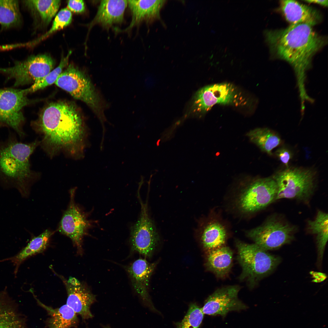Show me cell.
<instances>
[{
    "instance_id": "obj_6",
    "label": "cell",
    "mask_w": 328,
    "mask_h": 328,
    "mask_svg": "<svg viewBox=\"0 0 328 328\" xmlns=\"http://www.w3.org/2000/svg\"><path fill=\"white\" fill-rule=\"evenodd\" d=\"M237 259L242 268L240 277L254 286L261 278L270 273L279 263V258L268 253L254 243L248 244L236 241Z\"/></svg>"
},
{
    "instance_id": "obj_17",
    "label": "cell",
    "mask_w": 328,
    "mask_h": 328,
    "mask_svg": "<svg viewBox=\"0 0 328 328\" xmlns=\"http://www.w3.org/2000/svg\"><path fill=\"white\" fill-rule=\"evenodd\" d=\"M156 265L155 263H149L145 259L140 258L126 267L134 290L144 301L151 306L148 287L150 278Z\"/></svg>"
},
{
    "instance_id": "obj_15",
    "label": "cell",
    "mask_w": 328,
    "mask_h": 328,
    "mask_svg": "<svg viewBox=\"0 0 328 328\" xmlns=\"http://www.w3.org/2000/svg\"><path fill=\"white\" fill-rule=\"evenodd\" d=\"M58 275L63 281L66 288V304L83 319L92 318L93 316L90 308L95 301V296L84 284L75 278L70 277L67 279Z\"/></svg>"
},
{
    "instance_id": "obj_30",
    "label": "cell",
    "mask_w": 328,
    "mask_h": 328,
    "mask_svg": "<svg viewBox=\"0 0 328 328\" xmlns=\"http://www.w3.org/2000/svg\"><path fill=\"white\" fill-rule=\"evenodd\" d=\"M72 53L70 51L66 56L61 58L58 66L51 71L46 76L38 80L28 88L29 92H33L43 89L55 84L58 77L63 72V70L68 64L69 57Z\"/></svg>"
},
{
    "instance_id": "obj_33",
    "label": "cell",
    "mask_w": 328,
    "mask_h": 328,
    "mask_svg": "<svg viewBox=\"0 0 328 328\" xmlns=\"http://www.w3.org/2000/svg\"><path fill=\"white\" fill-rule=\"evenodd\" d=\"M276 154L280 160L287 168L289 167V163L291 158V153L289 150L284 148L278 149Z\"/></svg>"
},
{
    "instance_id": "obj_9",
    "label": "cell",
    "mask_w": 328,
    "mask_h": 328,
    "mask_svg": "<svg viewBox=\"0 0 328 328\" xmlns=\"http://www.w3.org/2000/svg\"><path fill=\"white\" fill-rule=\"evenodd\" d=\"M245 99L233 84L220 83L209 85L199 90L193 97L192 110L202 113L216 104L238 106L245 104Z\"/></svg>"
},
{
    "instance_id": "obj_8",
    "label": "cell",
    "mask_w": 328,
    "mask_h": 328,
    "mask_svg": "<svg viewBox=\"0 0 328 328\" xmlns=\"http://www.w3.org/2000/svg\"><path fill=\"white\" fill-rule=\"evenodd\" d=\"M296 231V226L274 215L260 226L246 231L245 233L255 244L267 251L277 249L289 243Z\"/></svg>"
},
{
    "instance_id": "obj_25",
    "label": "cell",
    "mask_w": 328,
    "mask_h": 328,
    "mask_svg": "<svg viewBox=\"0 0 328 328\" xmlns=\"http://www.w3.org/2000/svg\"><path fill=\"white\" fill-rule=\"evenodd\" d=\"M233 252L228 247L223 246L209 251L207 266L217 276H225L230 271L232 264Z\"/></svg>"
},
{
    "instance_id": "obj_2",
    "label": "cell",
    "mask_w": 328,
    "mask_h": 328,
    "mask_svg": "<svg viewBox=\"0 0 328 328\" xmlns=\"http://www.w3.org/2000/svg\"><path fill=\"white\" fill-rule=\"evenodd\" d=\"M313 26L299 23L290 24L284 29L266 32L271 51L277 58L292 66L301 92L305 91L306 72L311 67L312 57L327 42L325 37L314 30Z\"/></svg>"
},
{
    "instance_id": "obj_5",
    "label": "cell",
    "mask_w": 328,
    "mask_h": 328,
    "mask_svg": "<svg viewBox=\"0 0 328 328\" xmlns=\"http://www.w3.org/2000/svg\"><path fill=\"white\" fill-rule=\"evenodd\" d=\"M55 84L90 108L100 121L102 134H104L106 132L105 124L108 122L104 111L109 105L88 76L70 64L62 72Z\"/></svg>"
},
{
    "instance_id": "obj_36",
    "label": "cell",
    "mask_w": 328,
    "mask_h": 328,
    "mask_svg": "<svg viewBox=\"0 0 328 328\" xmlns=\"http://www.w3.org/2000/svg\"><path fill=\"white\" fill-rule=\"evenodd\" d=\"M105 328H110V327H105Z\"/></svg>"
},
{
    "instance_id": "obj_13",
    "label": "cell",
    "mask_w": 328,
    "mask_h": 328,
    "mask_svg": "<svg viewBox=\"0 0 328 328\" xmlns=\"http://www.w3.org/2000/svg\"><path fill=\"white\" fill-rule=\"evenodd\" d=\"M76 189L70 191V201L59 225L58 231L70 238L81 251L83 238L90 226L89 222L74 201Z\"/></svg>"
},
{
    "instance_id": "obj_7",
    "label": "cell",
    "mask_w": 328,
    "mask_h": 328,
    "mask_svg": "<svg viewBox=\"0 0 328 328\" xmlns=\"http://www.w3.org/2000/svg\"><path fill=\"white\" fill-rule=\"evenodd\" d=\"M316 177L313 171L301 168L288 167L277 173L272 178L278 188L276 200L287 198L308 202L315 190Z\"/></svg>"
},
{
    "instance_id": "obj_26",
    "label": "cell",
    "mask_w": 328,
    "mask_h": 328,
    "mask_svg": "<svg viewBox=\"0 0 328 328\" xmlns=\"http://www.w3.org/2000/svg\"><path fill=\"white\" fill-rule=\"evenodd\" d=\"M246 135L251 142L270 155L272 154V150L281 142L279 136L267 128H256L248 132Z\"/></svg>"
},
{
    "instance_id": "obj_4",
    "label": "cell",
    "mask_w": 328,
    "mask_h": 328,
    "mask_svg": "<svg viewBox=\"0 0 328 328\" xmlns=\"http://www.w3.org/2000/svg\"><path fill=\"white\" fill-rule=\"evenodd\" d=\"M234 192L231 203L233 209L241 216H248L276 200L278 188L272 178L247 176L240 180Z\"/></svg>"
},
{
    "instance_id": "obj_24",
    "label": "cell",
    "mask_w": 328,
    "mask_h": 328,
    "mask_svg": "<svg viewBox=\"0 0 328 328\" xmlns=\"http://www.w3.org/2000/svg\"><path fill=\"white\" fill-rule=\"evenodd\" d=\"M60 0H29L22 1L23 5L30 12L36 26L45 27L55 16Z\"/></svg>"
},
{
    "instance_id": "obj_14",
    "label": "cell",
    "mask_w": 328,
    "mask_h": 328,
    "mask_svg": "<svg viewBox=\"0 0 328 328\" xmlns=\"http://www.w3.org/2000/svg\"><path fill=\"white\" fill-rule=\"evenodd\" d=\"M239 287L230 286L217 289L210 295L201 308L204 314L224 317L230 312L246 309L247 306L238 298Z\"/></svg>"
},
{
    "instance_id": "obj_3",
    "label": "cell",
    "mask_w": 328,
    "mask_h": 328,
    "mask_svg": "<svg viewBox=\"0 0 328 328\" xmlns=\"http://www.w3.org/2000/svg\"><path fill=\"white\" fill-rule=\"evenodd\" d=\"M39 143L37 140L23 143L12 137L0 142V180L24 196L27 195L35 176L30 158Z\"/></svg>"
},
{
    "instance_id": "obj_16",
    "label": "cell",
    "mask_w": 328,
    "mask_h": 328,
    "mask_svg": "<svg viewBox=\"0 0 328 328\" xmlns=\"http://www.w3.org/2000/svg\"><path fill=\"white\" fill-rule=\"evenodd\" d=\"M203 247L209 251L224 246L229 229L225 222L216 211H212L200 228Z\"/></svg>"
},
{
    "instance_id": "obj_11",
    "label": "cell",
    "mask_w": 328,
    "mask_h": 328,
    "mask_svg": "<svg viewBox=\"0 0 328 328\" xmlns=\"http://www.w3.org/2000/svg\"><path fill=\"white\" fill-rule=\"evenodd\" d=\"M29 93L28 88L0 89V123L13 129L20 137L25 135L22 109L31 102L27 97Z\"/></svg>"
},
{
    "instance_id": "obj_23",
    "label": "cell",
    "mask_w": 328,
    "mask_h": 328,
    "mask_svg": "<svg viewBox=\"0 0 328 328\" xmlns=\"http://www.w3.org/2000/svg\"><path fill=\"white\" fill-rule=\"evenodd\" d=\"M53 233L46 230L36 237H34L27 245L18 253L11 257L1 260V262L9 261L15 267V277L21 264L27 259L32 255L43 251L48 246Z\"/></svg>"
},
{
    "instance_id": "obj_1",
    "label": "cell",
    "mask_w": 328,
    "mask_h": 328,
    "mask_svg": "<svg viewBox=\"0 0 328 328\" xmlns=\"http://www.w3.org/2000/svg\"><path fill=\"white\" fill-rule=\"evenodd\" d=\"M42 137L44 149L51 156L61 152L74 158L84 156L90 135L83 118L75 106L66 101L50 103L32 124Z\"/></svg>"
},
{
    "instance_id": "obj_35",
    "label": "cell",
    "mask_w": 328,
    "mask_h": 328,
    "mask_svg": "<svg viewBox=\"0 0 328 328\" xmlns=\"http://www.w3.org/2000/svg\"><path fill=\"white\" fill-rule=\"evenodd\" d=\"M212 31L214 33H215V32L214 31L212 30Z\"/></svg>"
},
{
    "instance_id": "obj_18",
    "label": "cell",
    "mask_w": 328,
    "mask_h": 328,
    "mask_svg": "<svg viewBox=\"0 0 328 328\" xmlns=\"http://www.w3.org/2000/svg\"><path fill=\"white\" fill-rule=\"evenodd\" d=\"M128 4L127 0L101 1L96 15L87 25L89 28L88 32L96 24L107 28L114 24L121 23L124 20V12Z\"/></svg>"
},
{
    "instance_id": "obj_34",
    "label": "cell",
    "mask_w": 328,
    "mask_h": 328,
    "mask_svg": "<svg viewBox=\"0 0 328 328\" xmlns=\"http://www.w3.org/2000/svg\"><path fill=\"white\" fill-rule=\"evenodd\" d=\"M305 1L309 3H316L325 6H327L328 5L327 0H305Z\"/></svg>"
},
{
    "instance_id": "obj_21",
    "label": "cell",
    "mask_w": 328,
    "mask_h": 328,
    "mask_svg": "<svg viewBox=\"0 0 328 328\" xmlns=\"http://www.w3.org/2000/svg\"><path fill=\"white\" fill-rule=\"evenodd\" d=\"M165 1L163 0H128L132 12V20L129 26L122 31H128L143 21H149L158 18Z\"/></svg>"
},
{
    "instance_id": "obj_10",
    "label": "cell",
    "mask_w": 328,
    "mask_h": 328,
    "mask_svg": "<svg viewBox=\"0 0 328 328\" xmlns=\"http://www.w3.org/2000/svg\"><path fill=\"white\" fill-rule=\"evenodd\" d=\"M55 63L48 54L31 55L23 61H15L14 65L0 68V71L9 79L15 80L14 86L34 84L53 70Z\"/></svg>"
},
{
    "instance_id": "obj_29",
    "label": "cell",
    "mask_w": 328,
    "mask_h": 328,
    "mask_svg": "<svg viewBox=\"0 0 328 328\" xmlns=\"http://www.w3.org/2000/svg\"><path fill=\"white\" fill-rule=\"evenodd\" d=\"M72 14L67 8L62 9L56 15L51 27L45 33L34 40L26 43L14 44L16 48L20 47H32L48 37L56 31L63 29L69 25L71 22Z\"/></svg>"
},
{
    "instance_id": "obj_12",
    "label": "cell",
    "mask_w": 328,
    "mask_h": 328,
    "mask_svg": "<svg viewBox=\"0 0 328 328\" xmlns=\"http://www.w3.org/2000/svg\"><path fill=\"white\" fill-rule=\"evenodd\" d=\"M141 205L140 217L132 227L130 237L132 250L146 257L152 256L159 240L158 236L152 221L150 218L146 203Z\"/></svg>"
},
{
    "instance_id": "obj_28",
    "label": "cell",
    "mask_w": 328,
    "mask_h": 328,
    "mask_svg": "<svg viewBox=\"0 0 328 328\" xmlns=\"http://www.w3.org/2000/svg\"><path fill=\"white\" fill-rule=\"evenodd\" d=\"M328 214L319 210L313 220L307 222L308 228L312 234L316 235L319 258H322L328 240Z\"/></svg>"
},
{
    "instance_id": "obj_20",
    "label": "cell",
    "mask_w": 328,
    "mask_h": 328,
    "mask_svg": "<svg viewBox=\"0 0 328 328\" xmlns=\"http://www.w3.org/2000/svg\"><path fill=\"white\" fill-rule=\"evenodd\" d=\"M0 328H27L26 318L5 288L0 291Z\"/></svg>"
},
{
    "instance_id": "obj_31",
    "label": "cell",
    "mask_w": 328,
    "mask_h": 328,
    "mask_svg": "<svg viewBox=\"0 0 328 328\" xmlns=\"http://www.w3.org/2000/svg\"><path fill=\"white\" fill-rule=\"evenodd\" d=\"M203 315L201 308L195 303H191L183 319L176 323V328H199Z\"/></svg>"
},
{
    "instance_id": "obj_32",
    "label": "cell",
    "mask_w": 328,
    "mask_h": 328,
    "mask_svg": "<svg viewBox=\"0 0 328 328\" xmlns=\"http://www.w3.org/2000/svg\"><path fill=\"white\" fill-rule=\"evenodd\" d=\"M67 5L70 11L77 13H83L85 10L84 2L82 0L67 1Z\"/></svg>"
},
{
    "instance_id": "obj_22",
    "label": "cell",
    "mask_w": 328,
    "mask_h": 328,
    "mask_svg": "<svg viewBox=\"0 0 328 328\" xmlns=\"http://www.w3.org/2000/svg\"><path fill=\"white\" fill-rule=\"evenodd\" d=\"M38 304L49 316L46 321L47 328H72L77 327L79 320L77 314L66 304L53 308L43 304L35 296Z\"/></svg>"
},
{
    "instance_id": "obj_27",
    "label": "cell",
    "mask_w": 328,
    "mask_h": 328,
    "mask_svg": "<svg viewBox=\"0 0 328 328\" xmlns=\"http://www.w3.org/2000/svg\"><path fill=\"white\" fill-rule=\"evenodd\" d=\"M22 17L17 0H0V24L2 30L20 27Z\"/></svg>"
},
{
    "instance_id": "obj_19",
    "label": "cell",
    "mask_w": 328,
    "mask_h": 328,
    "mask_svg": "<svg viewBox=\"0 0 328 328\" xmlns=\"http://www.w3.org/2000/svg\"><path fill=\"white\" fill-rule=\"evenodd\" d=\"M280 6L286 19L290 24L306 23L314 26L321 20L320 15L313 8L296 1H280Z\"/></svg>"
}]
</instances>
